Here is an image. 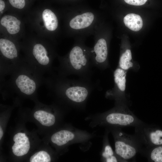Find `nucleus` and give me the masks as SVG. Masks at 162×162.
Instances as JSON below:
<instances>
[{
    "label": "nucleus",
    "instance_id": "nucleus-21",
    "mask_svg": "<svg viewBox=\"0 0 162 162\" xmlns=\"http://www.w3.org/2000/svg\"><path fill=\"white\" fill-rule=\"evenodd\" d=\"M114 153L111 147L109 145L106 146L103 156L105 158L106 162H116L118 160L116 157L113 155Z\"/></svg>",
    "mask_w": 162,
    "mask_h": 162
},
{
    "label": "nucleus",
    "instance_id": "nucleus-14",
    "mask_svg": "<svg viewBox=\"0 0 162 162\" xmlns=\"http://www.w3.org/2000/svg\"><path fill=\"white\" fill-rule=\"evenodd\" d=\"M124 22L127 27L134 31H139L143 26V22L141 16L134 13L127 15L124 18Z\"/></svg>",
    "mask_w": 162,
    "mask_h": 162
},
{
    "label": "nucleus",
    "instance_id": "nucleus-9",
    "mask_svg": "<svg viewBox=\"0 0 162 162\" xmlns=\"http://www.w3.org/2000/svg\"><path fill=\"white\" fill-rule=\"evenodd\" d=\"M13 140L15 143L12 147V150L15 155L22 156L28 152L30 144L29 139L25 133H17L14 136Z\"/></svg>",
    "mask_w": 162,
    "mask_h": 162
},
{
    "label": "nucleus",
    "instance_id": "nucleus-20",
    "mask_svg": "<svg viewBox=\"0 0 162 162\" xmlns=\"http://www.w3.org/2000/svg\"><path fill=\"white\" fill-rule=\"evenodd\" d=\"M150 160L154 162H162V146L153 148L149 154Z\"/></svg>",
    "mask_w": 162,
    "mask_h": 162
},
{
    "label": "nucleus",
    "instance_id": "nucleus-22",
    "mask_svg": "<svg viewBox=\"0 0 162 162\" xmlns=\"http://www.w3.org/2000/svg\"><path fill=\"white\" fill-rule=\"evenodd\" d=\"M10 4L13 7L18 8H23L25 5V0H9Z\"/></svg>",
    "mask_w": 162,
    "mask_h": 162
},
{
    "label": "nucleus",
    "instance_id": "nucleus-3",
    "mask_svg": "<svg viewBox=\"0 0 162 162\" xmlns=\"http://www.w3.org/2000/svg\"><path fill=\"white\" fill-rule=\"evenodd\" d=\"M117 110V111L110 113L106 116V121L108 123L122 127H136L141 123L124 104L119 105Z\"/></svg>",
    "mask_w": 162,
    "mask_h": 162
},
{
    "label": "nucleus",
    "instance_id": "nucleus-8",
    "mask_svg": "<svg viewBox=\"0 0 162 162\" xmlns=\"http://www.w3.org/2000/svg\"><path fill=\"white\" fill-rule=\"evenodd\" d=\"M127 71L118 67L113 73L114 86L110 91L114 96L121 99L125 95L126 86V77Z\"/></svg>",
    "mask_w": 162,
    "mask_h": 162
},
{
    "label": "nucleus",
    "instance_id": "nucleus-12",
    "mask_svg": "<svg viewBox=\"0 0 162 162\" xmlns=\"http://www.w3.org/2000/svg\"><path fill=\"white\" fill-rule=\"evenodd\" d=\"M0 50L3 56L9 59H13L17 57V51L15 45L9 40L0 39Z\"/></svg>",
    "mask_w": 162,
    "mask_h": 162
},
{
    "label": "nucleus",
    "instance_id": "nucleus-4",
    "mask_svg": "<svg viewBox=\"0 0 162 162\" xmlns=\"http://www.w3.org/2000/svg\"><path fill=\"white\" fill-rule=\"evenodd\" d=\"M136 139L140 146L142 144L146 148L153 145H162V130L152 128L141 123L136 126Z\"/></svg>",
    "mask_w": 162,
    "mask_h": 162
},
{
    "label": "nucleus",
    "instance_id": "nucleus-10",
    "mask_svg": "<svg viewBox=\"0 0 162 162\" xmlns=\"http://www.w3.org/2000/svg\"><path fill=\"white\" fill-rule=\"evenodd\" d=\"M32 54L37 63V65L43 68H48L52 64L50 58L47 55L45 47L40 44H37L34 46Z\"/></svg>",
    "mask_w": 162,
    "mask_h": 162
},
{
    "label": "nucleus",
    "instance_id": "nucleus-6",
    "mask_svg": "<svg viewBox=\"0 0 162 162\" xmlns=\"http://www.w3.org/2000/svg\"><path fill=\"white\" fill-rule=\"evenodd\" d=\"M17 73L14 80L16 88L26 95H31L33 94L37 89L38 84L36 80L25 71Z\"/></svg>",
    "mask_w": 162,
    "mask_h": 162
},
{
    "label": "nucleus",
    "instance_id": "nucleus-23",
    "mask_svg": "<svg viewBox=\"0 0 162 162\" xmlns=\"http://www.w3.org/2000/svg\"><path fill=\"white\" fill-rule=\"evenodd\" d=\"M127 3L135 6H140L144 4L147 0H124Z\"/></svg>",
    "mask_w": 162,
    "mask_h": 162
},
{
    "label": "nucleus",
    "instance_id": "nucleus-18",
    "mask_svg": "<svg viewBox=\"0 0 162 162\" xmlns=\"http://www.w3.org/2000/svg\"><path fill=\"white\" fill-rule=\"evenodd\" d=\"M134 64L132 61L131 50L127 49L121 55L118 67L127 71L134 67Z\"/></svg>",
    "mask_w": 162,
    "mask_h": 162
},
{
    "label": "nucleus",
    "instance_id": "nucleus-2",
    "mask_svg": "<svg viewBox=\"0 0 162 162\" xmlns=\"http://www.w3.org/2000/svg\"><path fill=\"white\" fill-rule=\"evenodd\" d=\"M85 52L86 49L81 46H74L68 57L61 61L58 69L59 75L66 76L75 75L80 78L91 80L93 66Z\"/></svg>",
    "mask_w": 162,
    "mask_h": 162
},
{
    "label": "nucleus",
    "instance_id": "nucleus-19",
    "mask_svg": "<svg viewBox=\"0 0 162 162\" xmlns=\"http://www.w3.org/2000/svg\"><path fill=\"white\" fill-rule=\"evenodd\" d=\"M51 158L49 154L46 152L41 151L38 152L31 157L30 162H50Z\"/></svg>",
    "mask_w": 162,
    "mask_h": 162
},
{
    "label": "nucleus",
    "instance_id": "nucleus-25",
    "mask_svg": "<svg viewBox=\"0 0 162 162\" xmlns=\"http://www.w3.org/2000/svg\"><path fill=\"white\" fill-rule=\"evenodd\" d=\"M3 134V132L2 129V128L0 126V140H1Z\"/></svg>",
    "mask_w": 162,
    "mask_h": 162
},
{
    "label": "nucleus",
    "instance_id": "nucleus-5",
    "mask_svg": "<svg viewBox=\"0 0 162 162\" xmlns=\"http://www.w3.org/2000/svg\"><path fill=\"white\" fill-rule=\"evenodd\" d=\"M121 133V138L115 142V152L116 154L124 160L134 158L139 150L140 146L135 138L125 134Z\"/></svg>",
    "mask_w": 162,
    "mask_h": 162
},
{
    "label": "nucleus",
    "instance_id": "nucleus-11",
    "mask_svg": "<svg viewBox=\"0 0 162 162\" xmlns=\"http://www.w3.org/2000/svg\"><path fill=\"white\" fill-rule=\"evenodd\" d=\"M94 18L92 13H84L73 18L70 21L69 25L71 28L75 29L85 28L91 25Z\"/></svg>",
    "mask_w": 162,
    "mask_h": 162
},
{
    "label": "nucleus",
    "instance_id": "nucleus-1",
    "mask_svg": "<svg viewBox=\"0 0 162 162\" xmlns=\"http://www.w3.org/2000/svg\"><path fill=\"white\" fill-rule=\"evenodd\" d=\"M59 75L51 82L52 89L62 94L70 101L76 104L85 102L90 92L95 88L91 80L80 78L69 79Z\"/></svg>",
    "mask_w": 162,
    "mask_h": 162
},
{
    "label": "nucleus",
    "instance_id": "nucleus-17",
    "mask_svg": "<svg viewBox=\"0 0 162 162\" xmlns=\"http://www.w3.org/2000/svg\"><path fill=\"white\" fill-rule=\"evenodd\" d=\"M34 118L42 125L49 127L53 125L55 118L52 114L43 110H38L34 114Z\"/></svg>",
    "mask_w": 162,
    "mask_h": 162
},
{
    "label": "nucleus",
    "instance_id": "nucleus-16",
    "mask_svg": "<svg viewBox=\"0 0 162 162\" xmlns=\"http://www.w3.org/2000/svg\"><path fill=\"white\" fill-rule=\"evenodd\" d=\"M42 16L44 26L48 30L53 31L57 28L58 20L56 15L51 10L45 9L43 12Z\"/></svg>",
    "mask_w": 162,
    "mask_h": 162
},
{
    "label": "nucleus",
    "instance_id": "nucleus-24",
    "mask_svg": "<svg viewBox=\"0 0 162 162\" xmlns=\"http://www.w3.org/2000/svg\"><path fill=\"white\" fill-rule=\"evenodd\" d=\"M5 4L4 2L2 0H0V11H2L4 9Z\"/></svg>",
    "mask_w": 162,
    "mask_h": 162
},
{
    "label": "nucleus",
    "instance_id": "nucleus-13",
    "mask_svg": "<svg viewBox=\"0 0 162 162\" xmlns=\"http://www.w3.org/2000/svg\"><path fill=\"white\" fill-rule=\"evenodd\" d=\"M0 23L6 28L8 32L11 34L18 33L20 29V21L17 18L10 15L4 16L1 19Z\"/></svg>",
    "mask_w": 162,
    "mask_h": 162
},
{
    "label": "nucleus",
    "instance_id": "nucleus-15",
    "mask_svg": "<svg viewBox=\"0 0 162 162\" xmlns=\"http://www.w3.org/2000/svg\"><path fill=\"white\" fill-rule=\"evenodd\" d=\"M74 137V134L71 132L62 130L54 133L51 138L53 143L58 146H62L72 140Z\"/></svg>",
    "mask_w": 162,
    "mask_h": 162
},
{
    "label": "nucleus",
    "instance_id": "nucleus-7",
    "mask_svg": "<svg viewBox=\"0 0 162 162\" xmlns=\"http://www.w3.org/2000/svg\"><path fill=\"white\" fill-rule=\"evenodd\" d=\"M95 54L91 59L92 65L100 70H104L109 67L107 61L108 47L106 40L103 38L98 40L91 52Z\"/></svg>",
    "mask_w": 162,
    "mask_h": 162
}]
</instances>
